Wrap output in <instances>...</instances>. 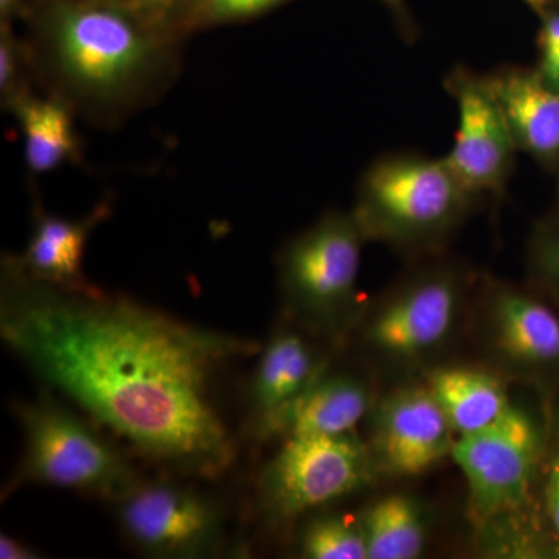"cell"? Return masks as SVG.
<instances>
[{
  "label": "cell",
  "instance_id": "6da1fadb",
  "mask_svg": "<svg viewBox=\"0 0 559 559\" xmlns=\"http://www.w3.org/2000/svg\"><path fill=\"white\" fill-rule=\"evenodd\" d=\"M0 336L60 390L143 455L180 473L218 477L237 443L216 401L224 367L257 342L191 325L91 286L68 289L2 259Z\"/></svg>",
  "mask_w": 559,
  "mask_h": 559
},
{
  "label": "cell",
  "instance_id": "7a4b0ae2",
  "mask_svg": "<svg viewBox=\"0 0 559 559\" xmlns=\"http://www.w3.org/2000/svg\"><path fill=\"white\" fill-rule=\"evenodd\" d=\"M22 22L36 86L95 127L150 108L182 69L183 43L103 0H31Z\"/></svg>",
  "mask_w": 559,
  "mask_h": 559
},
{
  "label": "cell",
  "instance_id": "3957f363",
  "mask_svg": "<svg viewBox=\"0 0 559 559\" xmlns=\"http://www.w3.org/2000/svg\"><path fill=\"white\" fill-rule=\"evenodd\" d=\"M17 417L25 433L24 455L5 492L43 484L117 502L142 480L100 432L53 400L21 404Z\"/></svg>",
  "mask_w": 559,
  "mask_h": 559
},
{
  "label": "cell",
  "instance_id": "277c9868",
  "mask_svg": "<svg viewBox=\"0 0 559 559\" xmlns=\"http://www.w3.org/2000/svg\"><path fill=\"white\" fill-rule=\"evenodd\" d=\"M468 198L444 157L392 156L362 176L353 215L367 240L409 245L443 235Z\"/></svg>",
  "mask_w": 559,
  "mask_h": 559
},
{
  "label": "cell",
  "instance_id": "5b68a950",
  "mask_svg": "<svg viewBox=\"0 0 559 559\" xmlns=\"http://www.w3.org/2000/svg\"><path fill=\"white\" fill-rule=\"evenodd\" d=\"M366 240L353 213H329L283 249L280 285L290 312L305 325L323 333L347 325Z\"/></svg>",
  "mask_w": 559,
  "mask_h": 559
},
{
  "label": "cell",
  "instance_id": "8992f818",
  "mask_svg": "<svg viewBox=\"0 0 559 559\" xmlns=\"http://www.w3.org/2000/svg\"><path fill=\"white\" fill-rule=\"evenodd\" d=\"M374 468L366 444L348 436H289L259 480L261 509L290 521L369 484Z\"/></svg>",
  "mask_w": 559,
  "mask_h": 559
},
{
  "label": "cell",
  "instance_id": "52a82bcc",
  "mask_svg": "<svg viewBox=\"0 0 559 559\" xmlns=\"http://www.w3.org/2000/svg\"><path fill=\"white\" fill-rule=\"evenodd\" d=\"M114 503L127 538L151 557L204 558L223 543V507L182 485L140 480Z\"/></svg>",
  "mask_w": 559,
  "mask_h": 559
},
{
  "label": "cell",
  "instance_id": "ba28073f",
  "mask_svg": "<svg viewBox=\"0 0 559 559\" xmlns=\"http://www.w3.org/2000/svg\"><path fill=\"white\" fill-rule=\"evenodd\" d=\"M538 455V429L514 406L495 425L459 436L451 451L480 520L520 509L527 499Z\"/></svg>",
  "mask_w": 559,
  "mask_h": 559
},
{
  "label": "cell",
  "instance_id": "9c48e42d",
  "mask_svg": "<svg viewBox=\"0 0 559 559\" xmlns=\"http://www.w3.org/2000/svg\"><path fill=\"white\" fill-rule=\"evenodd\" d=\"M462 286L450 271H430L404 283L364 322V344L393 362H417L443 347L460 318Z\"/></svg>",
  "mask_w": 559,
  "mask_h": 559
},
{
  "label": "cell",
  "instance_id": "30bf717a",
  "mask_svg": "<svg viewBox=\"0 0 559 559\" xmlns=\"http://www.w3.org/2000/svg\"><path fill=\"white\" fill-rule=\"evenodd\" d=\"M455 439L428 385L395 390L371 412V459L390 476L426 473L451 455Z\"/></svg>",
  "mask_w": 559,
  "mask_h": 559
},
{
  "label": "cell",
  "instance_id": "8fae6325",
  "mask_svg": "<svg viewBox=\"0 0 559 559\" xmlns=\"http://www.w3.org/2000/svg\"><path fill=\"white\" fill-rule=\"evenodd\" d=\"M457 98L459 128L444 157L469 194L496 191L506 182L516 151L506 116L485 80L452 79Z\"/></svg>",
  "mask_w": 559,
  "mask_h": 559
},
{
  "label": "cell",
  "instance_id": "7c38bea8",
  "mask_svg": "<svg viewBox=\"0 0 559 559\" xmlns=\"http://www.w3.org/2000/svg\"><path fill=\"white\" fill-rule=\"evenodd\" d=\"M322 374L318 356L301 334L280 330L261 353L250 385V423L261 439L286 432L290 415Z\"/></svg>",
  "mask_w": 559,
  "mask_h": 559
},
{
  "label": "cell",
  "instance_id": "4fadbf2b",
  "mask_svg": "<svg viewBox=\"0 0 559 559\" xmlns=\"http://www.w3.org/2000/svg\"><path fill=\"white\" fill-rule=\"evenodd\" d=\"M110 215V202L103 201L80 219H68L47 212L36 201L33 230L27 248L9 255L33 278L68 289L91 288L83 272L84 249L92 231Z\"/></svg>",
  "mask_w": 559,
  "mask_h": 559
},
{
  "label": "cell",
  "instance_id": "5bb4252c",
  "mask_svg": "<svg viewBox=\"0 0 559 559\" xmlns=\"http://www.w3.org/2000/svg\"><path fill=\"white\" fill-rule=\"evenodd\" d=\"M516 148L540 159L559 156V91L540 73L507 70L485 79Z\"/></svg>",
  "mask_w": 559,
  "mask_h": 559
},
{
  "label": "cell",
  "instance_id": "9a60e30c",
  "mask_svg": "<svg viewBox=\"0 0 559 559\" xmlns=\"http://www.w3.org/2000/svg\"><path fill=\"white\" fill-rule=\"evenodd\" d=\"M489 334L506 364L540 369L559 362L558 316L524 294L500 290L489 311Z\"/></svg>",
  "mask_w": 559,
  "mask_h": 559
},
{
  "label": "cell",
  "instance_id": "2e32d148",
  "mask_svg": "<svg viewBox=\"0 0 559 559\" xmlns=\"http://www.w3.org/2000/svg\"><path fill=\"white\" fill-rule=\"evenodd\" d=\"M7 110L20 124L25 165L33 175L83 162V142L75 127L79 117L66 103L32 92Z\"/></svg>",
  "mask_w": 559,
  "mask_h": 559
},
{
  "label": "cell",
  "instance_id": "e0dca14e",
  "mask_svg": "<svg viewBox=\"0 0 559 559\" xmlns=\"http://www.w3.org/2000/svg\"><path fill=\"white\" fill-rule=\"evenodd\" d=\"M426 385L457 437L495 425L513 407L503 382L488 371L448 367L429 374Z\"/></svg>",
  "mask_w": 559,
  "mask_h": 559
},
{
  "label": "cell",
  "instance_id": "ac0fdd59",
  "mask_svg": "<svg viewBox=\"0 0 559 559\" xmlns=\"http://www.w3.org/2000/svg\"><path fill=\"white\" fill-rule=\"evenodd\" d=\"M371 409L370 390L352 374H320L290 415L289 436H348Z\"/></svg>",
  "mask_w": 559,
  "mask_h": 559
},
{
  "label": "cell",
  "instance_id": "d6986e66",
  "mask_svg": "<svg viewBox=\"0 0 559 559\" xmlns=\"http://www.w3.org/2000/svg\"><path fill=\"white\" fill-rule=\"evenodd\" d=\"M369 559H415L426 544V524L409 496L378 500L359 518Z\"/></svg>",
  "mask_w": 559,
  "mask_h": 559
},
{
  "label": "cell",
  "instance_id": "ffe728a7",
  "mask_svg": "<svg viewBox=\"0 0 559 559\" xmlns=\"http://www.w3.org/2000/svg\"><path fill=\"white\" fill-rule=\"evenodd\" d=\"M301 555L310 559H369L359 520L323 516L308 525L300 540Z\"/></svg>",
  "mask_w": 559,
  "mask_h": 559
},
{
  "label": "cell",
  "instance_id": "44dd1931",
  "mask_svg": "<svg viewBox=\"0 0 559 559\" xmlns=\"http://www.w3.org/2000/svg\"><path fill=\"white\" fill-rule=\"evenodd\" d=\"M167 38L183 43L197 32L200 0H103Z\"/></svg>",
  "mask_w": 559,
  "mask_h": 559
},
{
  "label": "cell",
  "instance_id": "7402d4cb",
  "mask_svg": "<svg viewBox=\"0 0 559 559\" xmlns=\"http://www.w3.org/2000/svg\"><path fill=\"white\" fill-rule=\"evenodd\" d=\"M31 55L24 36H17L13 24H0V103L9 109L14 102L32 94L35 86Z\"/></svg>",
  "mask_w": 559,
  "mask_h": 559
},
{
  "label": "cell",
  "instance_id": "603a6c76",
  "mask_svg": "<svg viewBox=\"0 0 559 559\" xmlns=\"http://www.w3.org/2000/svg\"><path fill=\"white\" fill-rule=\"evenodd\" d=\"M286 2L289 0H200L194 27L200 32L255 20Z\"/></svg>",
  "mask_w": 559,
  "mask_h": 559
},
{
  "label": "cell",
  "instance_id": "cb8c5ba5",
  "mask_svg": "<svg viewBox=\"0 0 559 559\" xmlns=\"http://www.w3.org/2000/svg\"><path fill=\"white\" fill-rule=\"evenodd\" d=\"M540 271L559 289V231L543 241L538 250Z\"/></svg>",
  "mask_w": 559,
  "mask_h": 559
},
{
  "label": "cell",
  "instance_id": "d4e9b609",
  "mask_svg": "<svg viewBox=\"0 0 559 559\" xmlns=\"http://www.w3.org/2000/svg\"><path fill=\"white\" fill-rule=\"evenodd\" d=\"M0 558L3 559H35L40 558L38 551L25 546L21 540L11 538L2 533L0 535Z\"/></svg>",
  "mask_w": 559,
  "mask_h": 559
},
{
  "label": "cell",
  "instance_id": "484cf974",
  "mask_svg": "<svg viewBox=\"0 0 559 559\" xmlns=\"http://www.w3.org/2000/svg\"><path fill=\"white\" fill-rule=\"evenodd\" d=\"M31 0H0V24H14L22 21Z\"/></svg>",
  "mask_w": 559,
  "mask_h": 559
},
{
  "label": "cell",
  "instance_id": "4316f807",
  "mask_svg": "<svg viewBox=\"0 0 559 559\" xmlns=\"http://www.w3.org/2000/svg\"><path fill=\"white\" fill-rule=\"evenodd\" d=\"M543 79L559 91V47L555 49L544 50L543 70H540Z\"/></svg>",
  "mask_w": 559,
  "mask_h": 559
},
{
  "label": "cell",
  "instance_id": "83f0119b",
  "mask_svg": "<svg viewBox=\"0 0 559 559\" xmlns=\"http://www.w3.org/2000/svg\"><path fill=\"white\" fill-rule=\"evenodd\" d=\"M549 513L554 527L559 535V460L551 471L549 484Z\"/></svg>",
  "mask_w": 559,
  "mask_h": 559
},
{
  "label": "cell",
  "instance_id": "f1b7e54d",
  "mask_svg": "<svg viewBox=\"0 0 559 559\" xmlns=\"http://www.w3.org/2000/svg\"><path fill=\"white\" fill-rule=\"evenodd\" d=\"M540 40H543V50L559 47V14H555V16L547 20Z\"/></svg>",
  "mask_w": 559,
  "mask_h": 559
},
{
  "label": "cell",
  "instance_id": "f546056e",
  "mask_svg": "<svg viewBox=\"0 0 559 559\" xmlns=\"http://www.w3.org/2000/svg\"><path fill=\"white\" fill-rule=\"evenodd\" d=\"M382 2H384L385 5H388L389 9L393 11V13L399 14V16L404 17V14H406V9H404V0H382Z\"/></svg>",
  "mask_w": 559,
  "mask_h": 559
},
{
  "label": "cell",
  "instance_id": "4dcf8cb0",
  "mask_svg": "<svg viewBox=\"0 0 559 559\" xmlns=\"http://www.w3.org/2000/svg\"><path fill=\"white\" fill-rule=\"evenodd\" d=\"M525 2H527L528 5H532L533 9H540L546 0H525Z\"/></svg>",
  "mask_w": 559,
  "mask_h": 559
}]
</instances>
